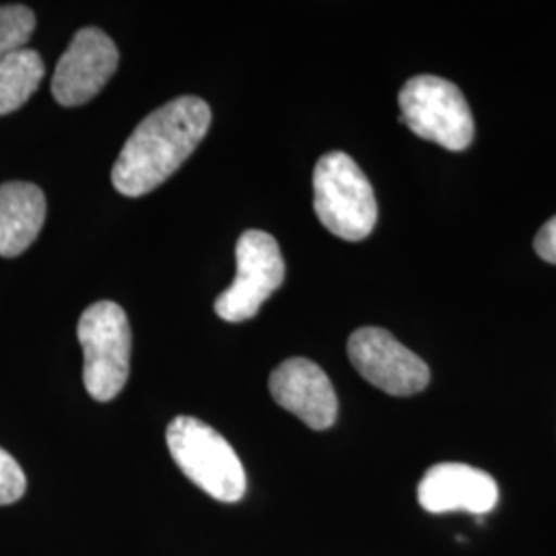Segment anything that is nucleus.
I'll return each instance as SVG.
<instances>
[{
    "instance_id": "f257e3e1",
    "label": "nucleus",
    "mask_w": 556,
    "mask_h": 556,
    "mask_svg": "<svg viewBox=\"0 0 556 556\" xmlns=\"http://www.w3.org/2000/svg\"><path fill=\"white\" fill-rule=\"evenodd\" d=\"M211 128L208 103L184 96L151 112L128 137L112 169L119 194L137 199L157 190L188 160Z\"/></svg>"
},
{
    "instance_id": "f03ea898",
    "label": "nucleus",
    "mask_w": 556,
    "mask_h": 556,
    "mask_svg": "<svg viewBox=\"0 0 556 556\" xmlns=\"http://www.w3.org/2000/svg\"><path fill=\"white\" fill-rule=\"evenodd\" d=\"M167 447L184 477L220 503L245 495V472L236 450L213 427L194 417L174 418L167 427Z\"/></svg>"
},
{
    "instance_id": "7ed1b4c3",
    "label": "nucleus",
    "mask_w": 556,
    "mask_h": 556,
    "mask_svg": "<svg viewBox=\"0 0 556 556\" xmlns=\"http://www.w3.org/2000/svg\"><path fill=\"white\" fill-rule=\"evenodd\" d=\"M314 208L319 223L346 241L367 238L378 223V202L367 176L346 153H326L314 169Z\"/></svg>"
},
{
    "instance_id": "20e7f679",
    "label": "nucleus",
    "mask_w": 556,
    "mask_h": 556,
    "mask_svg": "<svg viewBox=\"0 0 556 556\" xmlns=\"http://www.w3.org/2000/svg\"><path fill=\"white\" fill-rule=\"evenodd\" d=\"M77 334L87 394L98 402L114 400L130 374L132 332L126 312L114 301H98L83 312Z\"/></svg>"
},
{
    "instance_id": "39448f33",
    "label": "nucleus",
    "mask_w": 556,
    "mask_h": 556,
    "mask_svg": "<svg viewBox=\"0 0 556 556\" xmlns=\"http://www.w3.org/2000/svg\"><path fill=\"white\" fill-rule=\"evenodd\" d=\"M400 122L417 137L431 140L447 151H464L475 139L470 105L454 83L418 75L404 83L400 96Z\"/></svg>"
},
{
    "instance_id": "423d86ee",
    "label": "nucleus",
    "mask_w": 556,
    "mask_h": 556,
    "mask_svg": "<svg viewBox=\"0 0 556 556\" xmlns=\"http://www.w3.org/2000/svg\"><path fill=\"white\" fill-rule=\"evenodd\" d=\"M238 275L233 285L215 301L220 319L239 324L254 318L262 303L270 298L285 280V260L277 239L258 229L241 233L236 248Z\"/></svg>"
},
{
    "instance_id": "0eeeda50",
    "label": "nucleus",
    "mask_w": 556,
    "mask_h": 556,
    "mask_svg": "<svg viewBox=\"0 0 556 556\" xmlns=\"http://www.w3.org/2000/svg\"><path fill=\"white\" fill-rule=\"evenodd\" d=\"M349 358L371 386L390 396H413L429 386V367L383 328H358L349 338Z\"/></svg>"
},
{
    "instance_id": "6e6552de",
    "label": "nucleus",
    "mask_w": 556,
    "mask_h": 556,
    "mask_svg": "<svg viewBox=\"0 0 556 556\" xmlns=\"http://www.w3.org/2000/svg\"><path fill=\"white\" fill-rule=\"evenodd\" d=\"M118 48L98 27H83L62 54L52 77V96L64 108L93 100L118 68Z\"/></svg>"
},
{
    "instance_id": "1a4fd4ad",
    "label": "nucleus",
    "mask_w": 556,
    "mask_h": 556,
    "mask_svg": "<svg viewBox=\"0 0 556 556\" xmlns=\"http://www.w3.org/2000/svg\"><path fill=\"white\" fill-rule=\"evenodd\" d=\"M268 388L278 406L301 418L309 429L324 431L337 422V392L318 363L287 358L273 371Z\"/></svg>"
},
{
    "instance_id": "9d476101",
    "label": "nucleus",
    "mask_w": 556,
    "mask_h": 556,
    "mask_svg": "<svg viewBox=\"0 0 556 556\" xmlns=\"http://www.w3.org/2000/svg\"><path fill=\"white\" fill-rule=\"evenodd\" d=\"M498 486L484 470L445 462L429 468L418 484V503L429 514L468 511L484 516L495 509Z\"/></svg>"
},
{
    "instance_id": "9b49d317",
    "label": "nucleus",
    "mask_w": 556,
    "mask_h": 556,
    "mask_svg": "<svg viewBox=\"0 0 556 556\" xmlns=\"http://www.w3.org/2000/svg\"><path fill=\"white\" fill-rule=\"evenodd\" d=\"M46 197L36 184L7 181L0 186V256H21L40 236Z\"/></svg>"
},
{
    "instance_id": "f8f14e48",
    "label": "nucleus",
    "mask_w": 556,
    "mask_h": 556,
    "mask_svg": "<svg viewBox=\"0 0 556 556\" xmlns=\"http://www.w3.org/2000/svg\"><path fill=\"white\" fill-rule=\"evenodd\" d=\"M43 73L40 54L29 48L0 60V116L20 110L40 87Z\"/></svg>"
},
{
    "instance_id": "ddd939ff",
    "label": "nucleus",
    "mask_w": 556,
    "mask_h": 556,
    "mask_svg": "<svg viewBox=\"0 0 556 556\" xmlns=\"http://www.w3.org/2000/svg\"><path fill=\"white\" fill-rule=\"evenodd\" d=\"M36 29V15L23 4L0 7V60L23 50Z\"/></svg>"
},
{
    "instance_id": "4468645a",
    "label": "nucleus",
    "mask_w": 556,
    "mask_h": 556,
    "mask_svg": "<svg viewBox=\"0 0 556 556\" xmlns=\"http://www.w3.org/2000/svg\"><path fill=\"white\" fill-rule=\"evenodd\" d=\"M27 491V478L20 462L0 447V505L17 503Z\"/></svg>"
},
{
    "instance_id": "2eb2a0df",
    "label": "nucleus",
    "mask_w": 556,
    "mask_h": 556,
    "mask_svg": "<svg viewBox=\"0 0 556 556\" xmlns=\"http://www.w3.org/2000/svg\"><path fill=\"white\" fill-rule=\"evenodd\" d=\"M538 256L551 264H556V217L548 220L534 239Z\"/></svg>"
}]
</instances>
